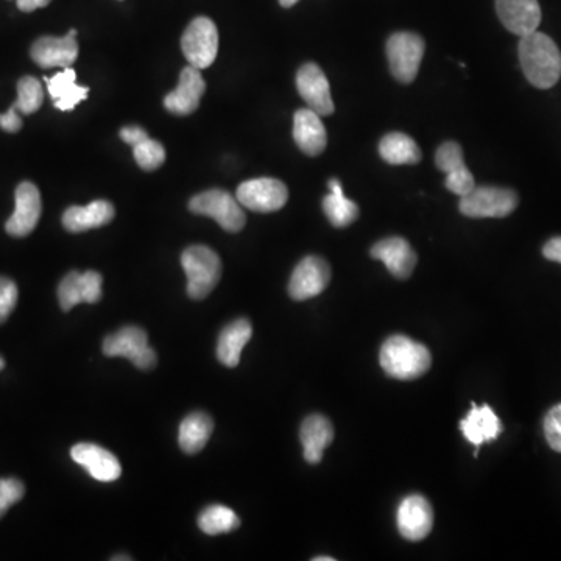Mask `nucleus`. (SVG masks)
<instances>
[{"label":"nucleus","instance_id":"bb28decb","mask_svg":"<svg viewBox=\"0 0 561 561\" xmlns=\"http://www.w3.org/2000/svg\"><path fill=\"white\" fill-rule=\"evenodd\" d=\"M329 195L323 198V211L332 226L346 228L359 219V206L348 200L343 194V187L337 178H332L328 183Z\"/></svg>","mask_w":561,"mask_h":561},{"label":"nucleus","instance_id":"ea45409f","mask_svg":"<svg viewBox=\"0 0 561 561\" xmlns=\"http://www.w3.org/2000/svg\"><path fill=\"white\" fill-rule=\"evenodd\" d=\"M52 0H16L18 8L24 13H32V11L38 10V8L47 7Z\"/></svg>","mask_w":561,"mask_h":561},{"label":"nucleus","instance_id":"2f4dec72","mask_svg":"<svg viewBox=\"0 0 561 561\" xmlns=\"http://www.w3.org/2000/svg\"><path fill=\"white\" fill-rule=\"evenodd\" d=\"M435 164L438 170H442L446 175L454 170L463 169L466 166L462 147L454 141L443 142L435 153Z\"/></svg>","mask_w":561,"mask_h":561},{"label":"nucleus","instance_id":"cd10ccee","mask_svg":"<svg viewBox=\"0 0 561 561\" xmlns=\"http://www.w3.org/2000/svg\"><path fill=\"white\" fill-rule=\"evenodd\" d=\"M212 431H214V423L208 413L195 412L187 415L181 423L180 434H178L181 449L189 456L197 454L205 448Z\"/></svg>","mask_w":561,"mask_h":561},{"label":"nucleus","instance_id":"c85d7f7f","mask_svg":"<svg viewBox=\"0 0 561 561\" xmlns=\"http://www.w3.org/2000/svg\"><path fill=\"white\" fill-rule=\"evenodd\" d=\"M240 519L226 505H209L198 516V527L206 535H222L239 529Z\"/></svg>","mask_w":561,"mask_h":561},{"label":"nucleus","instance_id":"2eb2a0df","mask_svg":"<svg viewBox=\"0 0 561 561\" xmlns=\"http://www.w3.org/2000/svg\"><path fill=\"white\" fill-rule=\"evenodd\" d=\"M102 283V275L94 270L86 273H68L58 287L61 309L69 312L80 303H99L102 300Z\"/></svg>","mask_w":561,"mask_h":561},{"label":"nucleus","instance_id":"37998d69","mask_svg":"<svg viewBox=\"0 0 561 561\" xmlns=\"http://www.w3.org/2000/svg\"><path fill=\"white\" fill-rule=\"evenodd\" d=\"M5 367V360L0 357V371L4 370Z\"/></svg>","mask_w":561,"mask_h":561},{"label":"nucleus","instance_id":"dca6fc26","mask_svg":"<svg viewBox=\"0 0 561 561\" xmlns=\"http://www.w3.org/2000/svg\"><path fill=\"white\" fill-rule=\"evenodd\" d=\"M205 91L206 83L200 69L187 66L181 71L177 89L167 94L164 99V106L169 113L189 116L198 110Z\"/></svg>","mask_w":561,"mask_h":561},{"label":"nucleus","instance_id":"f704fd0d","mask_svg":"<svg viewBox=\"0 0 561 561\" xmlns=\"http://www.w3.org/2000/svg\"><path fill=\"white\" fill-rule=\"evenodd\" d=\"M18 286L10 278L0 276V325L15 311L18 303Z\"/></svg>","mask_w":561,"mask_h":561},{"label":"nucleus","instance_id":"b1692460","mask_svg":"<svg viewBox=\"0 0 561 561\" xmlns=\"http://www.w3.org/2000/svg\"><path fill=\"white\" fill-rule=\"evenodd\" d=\"M53 106L60 111H72L78 103L88 99L89 88L77 85V72L72 68L63 69L53 77H44Z\"/></svg>","mask_w":561,"mask_h":561},{"label":"nucleus","instance_id":"473e14b6","mask_svg":"<svg viewBox=\"0 0 561 561\" xmlns=\"http://www.w3.org/2000/svg\"><path fill=\"white\" fill-rule=\"evenodd\" d=\"M24 494L25 487L21 480L15 479V477L0 479V518H4L11 505L21 501Z\"/></svg>","mask_w":561,"mask_h":561},{"label":"nucleus","instance_id":"79ce46f5","mask_svg":"<svg viewBox=\"0 0 561 561\" xmlns=\"http://www.w3.org/2000/svg\"><path fill=\"white\" fill-rule=\"evenodd\" d=\"M315 561H334L336 560V558H332V557H317L314 558Z\"/></svg>","mask_w":561,"mask_h":561},{"label":"nucleus","instance_id":"7ed1b4c3","mask_svg":"<svg viewBox=\"0 0 561 561\" xmlns=\"http://www.w3.org/2000/svg\"><path fill=\"white\" fill-rule=\"evenodd\" d=\"M181 264L187 276V295L192 300H203L216 289L222 276V261L216 251L194 245L184 251Z\"/></svg>","mask_w":561,"mask_h":561},{"label":"nucleus","instance_id":"a19ab883","mask_svg":"<svg viewBox=\"0 0 561 561\" xmlns=\"http://www.w3.org/2000/svg\"><path fill=\"white\" fill-rule=\"evenodd\" d=\"M298 2H300V0H279V4L284 8L293 7V5L298 4Z\"/></svg>","mask_w":561,"mask_h":561},{"label":"nucleus","instance_id":"0eeeda50","mask_svg":"<svg viewBox=\"0 0 561 561\" xmlns=\"http://www.w3.org/2000/svg\"><path fill=\"white\" fill-rule=\"evenodd\" d=\"M181 49L191 66L209 68L219 53V30L216 24L205 16L195 18L184 30Z\"/></svg>","mask_w":561,"mask_h":561},{"label":"nucleus","instance_id":"9b49d317","mask_svg":"<svg viewBox=\"0 0 561 561\" xmlns=\"http://www.w3.org/2000/svg\"><path fill=\"white\" fill-rule=\"evenodd\" d=\"M30 55L39 68H71L78 57L77 30L72 29L66 36L36 39Z\"/></svg>","mask_w":561,"mask_h":561},{"label":"nucleus","instance_id":"393cba45","mask_svg":"<svg viewBox=\"0 0 561 561\" xmlns=\"http://www.w3.org/2000/svg\"><path fill=\"white\" fill-rule=\"evenodd\" d=\"M253 336V328L247 318H239L230 323L220 332L219 343H217V357L220 364L228 368H236L240 362V354L245 345Z\"/></svg>","mask_w":561,"mask_h":561},{"label":"nucleus","instance_id":"72a5a7b5","mask_svg":"<svg viewBox=\"0 0 561 561\" xmlns=\"http://www.w3.org/2000/svg\"><path fill=\"white\" fill-rule=\"evenodd\" d=\"M445 186L448 187V191H451L452 194L459 195L462 198L473 191L474 187H476V181H474V175L470 172V169L463 167V169L448 173Z\"/></svg>","mask_w":561,"mask_h":561},{"label":"nucleus","instance_id":"c03bdc74","mask_svg":"<svg viewBox=\"0 0 561 561\" xmlns=\"http://www.w3.org/2000/svg\"><path fill=\"white\" fill-rule=\"evenodd\" d=\"M113 560H131V557H113Z\"/></svg>","mask_w":561,"mask_h":561},{"label":"nucleus","instance_id":"4468645a","mask_svg":"<svg viewBox=\"0 0 561 561\" xmlns=\"http://www.w3.org/2000/svg\"><path fill=\"white\" fill-rule=\"evenodd\" d=\"M15 200V212L8 219L5 230L13 237L29 236L38 225L43 212V200L38 187L30 181H24L16 189Z\"/></svg>","mask_w":561,"mask_h":561},{"label":"nucleus","instance_id":"39448f33","mask_svg":"<svg viewBox=\"0 0 561 561\" xmlns=\"http://www.w3.org/2000/svg\"><path fill=\"white\" fill-rule=\"evenodd\" d=\"M189 209L198 216L216 220L228 233H239L244 230L247 223V217L239 200L222 189H211L195 195L189 202Z\"/></svg>","mask_w":561,"mask_h":561},{"label":"nucleus","instance_id":"20e7f679","mask_svg":"<svg viewBox=\"0 0 561 561\" xmlns=\"http://www.w3.org/2000/svg\"><path fill=\"white\" fill-rule=\"evenodd\" d=\"M518 195L509 187L479 186L460 200L459 209L470 219H504L518 208Z\"/></svg>","mask_w":561,"mask_h":561},{"label":"nucleus","instance_id":"f8f14e48","mask_svg":"<svg viewBox=\"0 0 561 561\" xmlns=\"http://www.w3.org/2000/svg\"><path fill=\"white\" fill-rule=\"evenodd\" d=\"M297 88L301 99L320 116H331L334 113L331 86L322 68L315 63H306L298 69Z\"/></svg>","mask_w":561,"mask_h":561},{"label":"nucleus","instance_id":"7c9ffc66","mask_svg":"<svg viewBox=\"0 0 561 561\" xmlns=\"http://www.w3.org/2000/svg\"><path fill=\"white\" fill-rule=\"evenodd\" d=\"M133 155H135L139 167L147 172L158 169L166 161V150L163 145L150 138L142 139L141 142L133 145Z\"/></svg>","mask_w":561,"mask_h":561},{"label":"nucleus","instance_id":"c756f323","mask_svg":"<svg viewBox=\"0 0 561 561\" xmlns=\"http://www.w3.org/2000/svg\"><path fill=\"white\" fill-rule=\"evenodd\" d=\"M44 89L38 78L22 77L18 82V99L13 103L16 110L25 116L36 113L43 106Z\"/></svg>","mask_w":561,"mask_h":561},{"label":"nucleus","instance_id":"a878e982","mask_svg":"<svg viewBox=\"0 0 561 561\" xmlns=\"http://www.w3.org/2000/svg\"><path fill=\"white\" fill-rule=\"evenodd\" d=\"M379 155L384 159L385 163L392 164V166H413L418 164L423 158L421 155L420 147L417 142L413 141L410 136L404 133H389L379 142Z\"/></svg>","mask_w":561,"mask_h":561},{"label":"nucleus","instance_id":"58836bf2","mask_svg":"<svg viewBox=\"0 0 561 561\" xmlns=\"http://www.w3.org/2000/svg\"><path fill=\"white\" fill-rule=\"evenodd\" d=\"M543 255L549 261L561 264V236L552 237L551 240H547L546 245L543 247Z\"/></svg>","mask_w":561,"mask_h":561},{"label":"nucleus","instance_id":"4c0bfd02","mask_svg":"<svg viewBox=\"0 0 561 561\" xmlns=\"http://www.w3.org/2000/svg\"><path fill=\"white\" fill-rule=\"evenodd\" d=\"M120 138H122V141L127 142L128 145L133 147V145L141 142L142 139L149 138V135H147V131H145L144 128L131 125V127H124L120 130Z\"/></svg>","mask_w":561,"mask_h":561},{"label":"nucleus","instance_id":"c9c22d12","mask_svg":"<svg viewBox=\"0 0 561 561\" xmlns=\"http://www.w3.org/2000/svg\"><path fill=\"white\" fill-rule=\"evenodd\" d=\"M544 435L554 451L561 452V404L552 407L544 418Z\"/></svg>","mask_w":561,"mask_h":561},{"label":"nucleus","instance_id":"423d86ee","mask_svg":"<svg viewBox=\"0 0 561 561\" xmlns=\"http://www.w3.org/2000/svg\"><path fill=\"white\" fill-rule=\"evenodd\" d=\"M387 58H389L390 72L395 80L404 85L413 83L420 71L426 44L417 33H393L387 41Z\"/></svg>","mask_w":561,"mask_h":561},{"label":"nucleus","instance_id":"6ab92c4d","mask_svg":"<svg viewBox=\"0 0 561 561\" xmlns=\"http://www.w3.org/2000/svg\"><path fill=\"white\" fill-rule=\"evenodd\" d=\"M71 457L99 482H114L122 474V466L113 452L94 443H78L71 449Z\"/></svg>","mask_w":561,"mask_h":561},{"label":"nucleus","instance_id":"412c9836","mask_svg":"<svg viewBox=\"0 0 561 561\" xmlns=\"http://www.w3.org/2000/svg\"><path fill=\"white\" fill-rule=\"evenodd\" d=\"M471 406L470 413L460 421V429L463 437L479 448L482 443L493 442L502 434V423L487 404L479 407L473 403Z\"/></svg>","mask_w":561,"mask_h":561},{"label":"nucleus","instance_id":"5701e85b","mask_svg":"<svg viewBox=\"0 0 561 561\" xmlns=\"http://www.w3.org/2000/svg\"><path fill=\"white\" fill-rule=\"evenodd\" d=\"M304 459L311 465L322 462L323 452L334 440V427L323 415H309L301 424Z\"/></svg>","mask_w":561,"mask_h":561},{"label":"nucleus","instance_id":"ddd939ff","mask_svg":"<svg viewBox=\"0 0 561 561\" xmlns=\"http://www.w3.org/2000/svg\"><path fill=\"white\" fill-rule=\"evenodd\" d=\"M396 523L406 540H424L434 527V510L424 496L410 494L399 504Z\"/></svg>","mask_w":561,"mask_h":561},{"label":"nucleus","instance_id":"f3484780","mask_svg":"<svg viewBox=\"0 0 561 561\" xmlns=\"http://www.w3.org/2000/svg\"><path fill=\"white\" fill-rule=\"evenodd\" d=\"M371 258L382 261L395 278L407 279L417 265V253L403 237H387L374 244Z\"/></svg>","mask_w":561,"mask_h":561},{"label":"nucleus","instance_id":"9d476101","mask_svg":"<svg viewBox=\"0 0 561 561\" xmlns=\"http://www.w3.org/2000/svg\"><path fill=\"white\" fill-rule=\"evenodd\" d=\"M331 281V267L320 256H307L293 270L289 295L295 301L317 297Z\"/></svg>","mask_w":561,"mask_h":561},{"label":"nucleus","instance_id":"4be33fe9","mask_svg":"<svg viewBox=\"0 0 561 561\" xmlns=\"http://www.w3.org/2000/svg\"><path fill=\"white\" fill-rule=\"evenodd\" d=\"M114 206L105 200H96L88 206H71L63 214V226L69 233L85 231L108 225L114 219Z\"/></svg>","mask_w":561,"mask_h":561},{"label":"nucleus","instance_id":"aec40b11","mask_svg":"<svg viewBox=\"0 0 561 561\" xmlns=\"http://www.w3.org/2000/svg\"><path fill=\"white\" fill-rule=\"evenodd\" d=\"M293 139L304 155H322L328 145V135L322 116L311 108L298 110L293 117Z\"/></svg>","mask_w":561,"mask_h":561},{"label":"nucleus","instance_id":"1a4fd4ad","mask_svg":"<svg viewBox=\"0 0 561 561\" xmlns=\"http://www.w3.org/2000/svg\"><path fill=\"white\" fill-rule=\"evenodd\" d=\"M236 198L250 211L269 214L286 206L289 189L276 178H255L237 187Z\"/></svg>","mask_w":561,"mask_h":561},{"label":"nucleus","instance_id":"6e6552de","mask_svg":"<svg viewBox=\"0 0 561 561\" xmlns=\"http://www.w3.org/2000/svg\"><path fill=\"white\" fill-rule=\"evenodd\" d=\"M103 354L108 357H125L139 370L145 371L155 368L158 362L155 350L150 348L147 332L138 326H125L116 334L106 337Z\"/></svg>","mask_w":561,"mask_h":561},{"label":"nucleus","instance_id":"f257e3e1","mask_svg":"<svg viewBox=\"0 0 561 561\" xmlns=\"http://www.w3.org/2000/svg\"><path fill=\"white\" fill-rule=\"evenodd\" d=\"M518 52L524 75L535 88L549 89L557 85L561 77V53L552 38L538 30L521 36Z\"/></svg>","mask_w":561,"mask_h":561},{"label":"nucleus","instance_id":"f03ea898","mask_svg":"<svg viewBox=\"0 0 561 561\" xmlns=\"http://www.w3.org/2000/svg\"><path fill=\"white\" fill-rule=\"evenodd\" d=\"M379 362L390 378L413 381L429 371L432 357L421 343L406 336H393L382 345Z\"/></svg>","mask_w":561,"mask_h":561},{"label":"nucleus","instance_id":"e433bc0d","mask_svg":"<svg viewBox=\"0 0 561 561\" xmlns=\"http://www.w3.org/2000/svg\"><path fill=\"white\" fill-rule=\"evenodd\" d=\"M0 128L7 133H18L22 128V119L15 106L11 105L7 113L0 114Z\"/></svg>","mask_w":561,"mask_h":561},{"label":"nucleus","instance_id":"a211bd4d","mask_svg":"<svg viewBox=\"0 0 561 561\" xmlns=\"http://www.w3.org/2000/svg\"><path fill=\"white\" fill-rule=\"evenodd\" d=\"M496 11L505 29L513 35L537 32L541 22L538 0H496Z\"/></svg>","mask_w":561,"mask_h":561}]
</instances>
